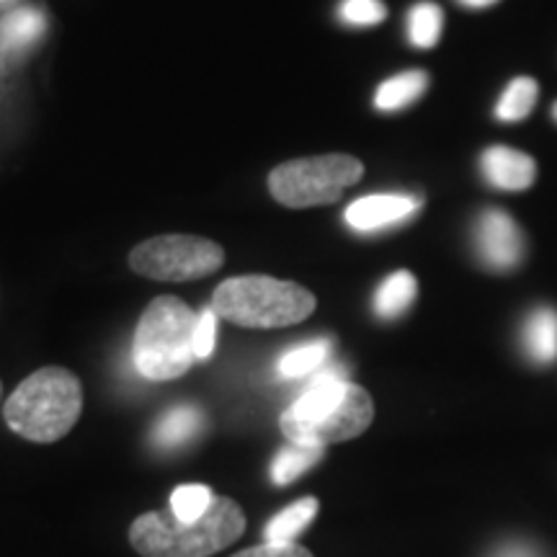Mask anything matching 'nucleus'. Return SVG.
I'll use <instances>...</instances> for the list:
<instances>
[{"mask_svg":"<svg viewBox=\"0 0 557 557\" xmlns=\"http://www.w3.org/2000/svg\"><path fill=\"white\" fill-rule=\"evenodd\" d=\"M374 418V403L364 387L341 377L336 369H320L302 395L278 418L289 444L320 447L364 434Z\"/></svg>","mask_w":557,"mask_h":557,"instance_id":"nucleus-1","label":"nucleus"},{"mask_svg":"<svg viewBox=\"0 0 557 557\" xmlns=\"http://www.w3.org/2000/svg\"><path fill=\"white\" fill-rule=\"evenodd\" d=\"M246 532V513L227 496H214L197 521H181L173 511H148L129 527V545L143 557H212Z\"/></svg>","mask_w":557,"mask_h":557,"instance_id":"nucleus-2","label":"nucleus"},{"mask_svg":"<svg viewBox=\"0 0 557 557\" xmlns=\"http://www.w3.org/2000/svg\"><path fill=\"white\" fill-rule=\"evenodd\" d=\"M81 410V380L65 367H45L13 389L3 406V418L13 434L26 442L52 444L73 431Z\"/></svg>","mask_w":557,"mask_h":557,"instance_id":"nucleus-3","label":"nucleus"},{"mask_svg":"<svg viewBox=\"0 0 557 557\" xmlns=\"http://www.w3.org/2000/svg\"><path fill=\"white\" fill-rule=\"evenodd\" d=\"M212 310L240 329H287L315 312V295L287 278L233 276L214 289Z\"/></svg>","mask_w":557,"mask_h":557,"instance_id":"nucleus-4","label":"nucleus"},{"mask_svg":"<svg viewBox=\"0 0 557 557\" xmlns=\"http://www.w3.org/2000/svg\"><path fill=\"white\" fill-rule=\"evenodd\" d=\"M199 315L184 299L156 297L135 331V367L152 382L178 380L197 361L194 333Z\"/></svg>","mask_w":557,"mask_h":557,"instance_id":"nucleus-5","label":"nucleus"},{"mask_svg":"<svg viewBox=\"0 0 557 557\" xmlns=\"http://www.w3.org/2000/svg\"><path fill=\"white\" fill-rule=\"evenodd\" d=\"M361 176H364L361 160L344 152L299 158L276 165L269 173V191L278 205L292 209L323 207L338 201L348 186L359 184Z\"/></svg>","mask_w":557,"mask_h":557,"instance_id":"nucleus-6","label":"nucleus"},{"mask_svg":"<svg viewBox=\"0 0 557 557\" xmlns=\"http://www.w3.org/2000/svg\"><path fill=\"white\" fill-rule=\"evenodd\" d=\"M225 261V250L197 235H160L129 253V267L156 282H194L214 274Z\"/></svg>","mask_w":557,"mask_h":557,"instance_id":"nucleus-7","label":"nucleus"},{"mask_svg":"<svg viewBox=\"0 0 557 557\" xmlns=\"http://www.w3.org/2000/svg\"><path fill=\"white\" fill-rule=\"evenodd\" d=\"M475 250L493 271H511L524 261L527 240L517 220L500 209H485L475 222Z\"/></svg>","mask_w":557,"mask_h":557,"instance_id":"nucleus-8","label":"nucleus"},{"mask_svg":"<svg viewBox=\"0 0 557 557\" xmlns=\"http://www.w3.org/2000/svg\"><path fill=\"white\" fill-rule=\"evenodd\" d=\"M421 209V199L410 194H372L351 201L346 209V225L357 233H377V230L400 225Z\"/></svg>","mask_w":557,"mask_h":557,"instance_id":"nucleus-9","label":"nucleus"},{"mask_svg":"<svg viewBox=\"0 0 557 557\" xmlns=\"http://www.w3.org/2000/svg\"><path fill=\"white\" fill-rule=\"evenodd\" d=\"M487 184L504 191H524L537 181V163L527 152L513 148H487L480 158Z\"/></svg>","mask_w":557,"mask_h":557,"instance_id":"nucleus-10","label":"nucleus"},{"mask_svg":"<svg viewBox=\"0 0 557 557\" xmlns=\"http://www.w3.org/2000/svg\"><path fill=\"white\" fill-rule=\"evenodd\" d=\"M521 344L529 359L537 361V364H549L557 359V310L542 308L529 312L524 320V329H521Z\"/></svg>","mask_w":557,"mask_h":557,"instance_id":"nucleus-11","label":"nucleus"},{"mask_svg":"<svg viewBox=\"0 0 557 557\" xmlns=\"http://www.w3.org/2000/svg\"><path fill=\"white\" fill-rule=\"evenodd\" d=\"M429 88V73L423 70H410V73H400L395 78L382 83L374 94V107L380 111H400L410 107V103L421 99Z\"/></svg>","mask_w":557,"mask_h":557,"instance_id":"nucleus-12","label":"nucleus"},{"mask_svg":"<svg viewBox=\"0 0 557 557\" xmlns=\"http://www.w3.org/2000/svg\"><path fill=\"white\" fill-rule=\"evenodd\" d=\"M418 292L416 276L410 271H395L374 292V312L382 320H395L413 305Z\"/></svg>","mask_w":557,"mask_h":557,"instance_id":"nucleus-13","label":"nucleus"},{"mask_svg":"<svg viewBox=\"0 0 557 557\" xmlns=\"http://www.w3.org/2000/svg\"><path fill=\"white\" fill-rule=\"evenodd\" d=\"M318 498H302L295 504L278 511L274 519L263 527V540L267 542H295V537L305 527L315 519L318 513Z\"/></svg>","mask_w":557,"mask_h":557,"instance_id":"nucleus-14","label":"nucleus"},{"mask_svg":"<svg viewBox=\"0 0 557 557\" xmlns=\"http://www.w3.org/2000/svg\"><path fill=\"white\" fill-rule=\"evenodd\" d=\"M45 13L34 9H21L3 18V24H0V41H3L5 50H26V47L34 45L45 34Z\"/></svg>","mask_w":557,"mask_h":557,"instance_id":"nucleus-15","label":"nucleus"},{"mask_svg":"<svg viewBox=\"0 0 557 557\" xmlns=\"http://www.w3.org/2000/svg\"><path fill=\"white\" fill-rule=\"evenodd\" d=\"M540 86L537 81L529 78V75H521V78H513L508 83L504 94L496 103V116L500 122H521L532 114V109L537 107Z\"/></svg>","mask_w":557,"mask_h":557,"instance_id":"nucleus-16","label":"nucleus"},{"mask_svg":"<svg viewBox=\"0 0 557 557\" xmlns=\"http://www.w3.org/2000/svg\"><path fill=\"white\" fill-rule=\"evenodd\" d=\"M201 421H205V418H201V413H199L197 408H191V406L173 408V410H169V413H165L158 421L156 442L163 449L181 447V444H186L191 436L199 434Z\"/></svg>","mask_w":557,"mask_h":557,"instance_id":"nucleus-17","label":"nucleus"},{"mask_svg":"<svg viewBox=\"0 0 557 557\" xmlns=\"http://www.w3.org/2000/svg\"><path fill=\"white\" fill-rule=\"evenodd\" d=\"M323 459V449L320 447H302V444H287L284 449L276 451L274 462H271V480L276 485H289L308 472L310 468Z\"/></svg>","mask_w":557,"mask_h":557,"instance_id":"nucleus-18","label":"nucleus"},{"mask_svg":"<svg viewBox=\"0 0 557 557\" xmlns=\"http://www.w3.org/2000/svg\"><path fill=\"white\" fill-rule=\"evenodd\" d=\"M329 357H331L329 341H310V344L292 348V351H287L282 359H278V374L287 380L308 377V374L320 372V367L329 361Z\"/></svg>","mask_w":557,"mask_h":557,"instance_id":"nucleus-19","label":"nucleus"},{"mask_svg":"<svg viewBox=\"0 0 557 557\" xmlns=\"http://www.w3.org/2000/svg\"><path fill=\"white\" fill-rule=\"evenodd\" d=\"M444 13L436 3H416L408 13V39L418 50H431L442 37Z\"/></svg>","mask_w":557,"mask_h":557,"instance_id":"nucleus-20","label":"nucleus"},{"mask_svg":"<svg viewBox=\"0 0 557 557\" xmlns=\"http://www.w3.org/2000/svg\"><path fill=\"white\" fill-rule=\"evenodd\" d=\"M214 493L207 485H178L171 496V511L181 521H197L212 506Z\"/></svg>","mask_w":557,"mask_h":557,"instance_id":"nucleus-21","label":"nucleus"},{"mask_svg":"<svg viewBox=\"0 0 557 557\" xmlns=\"http://www.w3.org/2000/svg\"><path fill=\"white\" fill-rule=\"evenodd\" d=\"M338 16L348 26H374L385 21L387 9L382 0H344Z\"/></svg>","mask_w":557,"mask_h":557,"instance_id":"nucleus-22","label":"nucleus"},{"mask_svg":"<svg viewBox=\"0 0 557 557\" xmlns=\"http://www.w3.org/2000/svg\"><path fill=\"white\" fill-rule=\"evenodd\" d=\"M218 341V312L207 308L197 320V333H194V354L197 359H209Z\"/></svg>","mask_w":557,"mask_h":557,"instance_id":"nucleus-23","label":"nucleus"},{"mask_svg":"<svg viewBox=\"0 0 557 557\" xmlns=\"http://www.w3.org/2000/svg\"><path fill=\"white\" fill-rule=\"evenodd\" d=\"M233 557H312V553L297 542H263V545L248 547Z\"/></svg>","mask_w":557,"mask_h":557,"instance_id":"nucleus-24","label":"nucleus"},{"mask_svg":"<svg viewBox=\"0 0 557 557\" xmlns=\"http://www.w3.org/2000/svg\"><path fill=\"white\" fill-rule=\"evenodd\" d=\"M496 557H537V555H534L532 549H527L521 545H508L506 549H500Z\"/></svg>","mask_w":557,"mask_h":557,"instance_id":"nucleus-25","label":"nucleus"},{"mask_svg":"<svg viewBox=\"0 0 557 557\" xmlns=\"http://www.w3.org/2000/svg\"><path fill=\"white\" fill-rule=\"evenodd\" d=\"M459 3L465 5V9H491L493 3H498V0H459Z\"/></svg>","mask_w":557,"mask_h":557,"instance_id":"nucleus-26","label":"nucleus"},{"mask_svg":"<svg viewBox=\"0 0 557 557\" xmlns=\"http://www.w3.org/2000/svg\"><path fill=\"white\" fill-rule=\"evenodd\" d=\"M553 120L557 122V101H555V107H553Z\"/></svg>","mask_w":557,"mask_h":557,"instance_id":"nucleus-27","label":"nucleus"},{"mask_svg":"<svg viewBox=\"0 0 557 557\" xmlns=\"http://www.w3.org/2000/svg\"><path fill=\"white\" fill-rule=\"evenodd\" d=\"M0 389H3V385H0Z\"/></svg>","mask_w":557,"mask_h":557,"instance_id":"nucleus-28","label":"nucleus"}]
</instances>
